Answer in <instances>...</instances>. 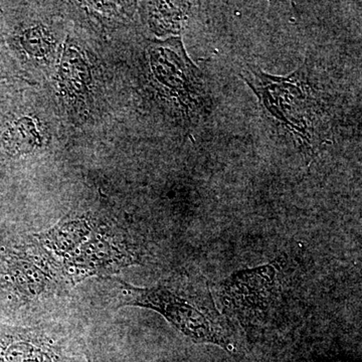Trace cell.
Listing matches in <instances>:
<instances>
[{"instance_id":"cell-1","label":"cell","mask_w":362,"mask_h":362,"mask_svg":"<svg viewBox=\"0 0 362 362\" xmlns=\"http://www.w3.org/2000/svg\"><path fill=\"white\" fill-rule=\"evenodd\" d=\"M58 259L33 235L13 233L0 226V321L28 325L40 314L69 295Z\"/></svg>"},{"instance_id":"cell-2","label":"cell","mask_w":362,"mask_h":362,"mask_svg":"<svg viewBox=\"0 0 362 362\" xmlns=\"http://www.w3.org/2000/svg\"><path fill=\"white\" fill-rule=\"evenodd\" d=\"M105 279L115 285L116 308L150 309L195 343L218 345L230 354L240 352L237 332L218 310L202 279L182 276L149 288L136 287L116 277Z\"/></svg>"},{"instance_id":"cell-3","label":"cell","mask_w":362,"mask_h":362,"mask_svg":"<svg viewBox=\"0 0 362 362\" xmlns=\"http://www.w3.org/2000/svg\"><path fill=\"white\" fill-rule=\"evenodd\" d=\"M0 11L7 52L21 81L51 80L69 33L65 21L35 11L28 2H0Z\"/></svg>"},{"instance_id":"cell-4","label":"cell","mask_w":362,"mask_h":362,"mask_svg":"<svg viewBox=\"0 0 362 362\" xmlns=\"http://www.w3.org/2000/svg\"><path fill=\"white\" fill-rule=\"evenodd\" d=\"M242 76L258 96L272 123L301 144L318 145L322 109L303 71L286 78L275 77L247 66Z\"/></svg>"},{"instance_id":"cell-5","label":"cell","mask_w":362,"mask_h":362,"mask_svg":"<svg viewBox=\"0 0 362 362\" xmlns=\"http://www.w3.org/2000/svg\"><path fill=\"white\" fill-rule=\"evenodd\" d=\"M144 52L147 81L159 99L187 118L199 115L206 99L202 76L180 37L149 40Z\"/></svg>"},{"instance_id":"cell-6","label":"cell","mask_w":362,"mask_h":362,"mask_svg":"<svg viewBox=\"0 0 362 362\" xmlns=\"http://www.w3.org/2000/svg\"><path fill=\"white\" fill-rule=\"evenodd\" d=\"M18 82L0 114V173L23 159L49 151L54 127L47 112L33 103Z\"/></svg>"},{"instance_id":"cell-7","label":"cell","mask_w":362,"mask_h":362,"mask_svg":"<svg viewBox=\"0 0 362 362\" xmlns=\"http://www.w3.org/2000/svg\"><path fill=\"white\" fill-rule=\"evenodd\" d=\"M0 362H87L82 337L59 323L0 321Z\"/></svg>"},{"instance_id":"cell-8","label":"cell","mask_w":362,"mask_h":362,"mask_svg":"<svg viewBox=\"0 0 362 362\" xmlns=\"http://www.w3.org/2000/svg\"><path fill=\"white\" fill-rule=\"evenodd\" d=\"M141 261L140 247L125 233L102 220L89 239L59 263L66 280L71 286H76L90 277H114L123 269Z\"/></svg>"},{"instance_id":"cell-9","label":"cell","mask_w":362,"mask_h":362,"mask_svg":"<svg viewBox=\"0 0 362 362\" xmlns=\"http://www.w3.org/2000/svg\"><path fill=\"white\" fill-rule=\"evenodd\" d=\"M96 59L75 33L66 35L58 66L51 78L59 106L70 115L88 113L99 85Z\"/></svg>"},{"instance_id":"cell-10","label":"cell","mask_w":362,"mask_h":362,"mask_svg":"<svg viewBox=\"0 0 362 362\" xmlns=\"http://www.w3.org/2000/svg\"><path fill=\"white\" fill-rule=\"evenodd\" d=\"M102 220L92 211H74L49 230L33 235L54 258L62 261L89 239Z\"/></svg>"},{"instance_id":"cell-11","label":"cell","mask_w":362,"mask_h":362,"mask_svg":"<svg viewBox=\"0 0 362 362\" xmlns=\"http://www.w3.org/2000/svg\"><path fill=\"white\" fill-rule=\"evenodd\" d=\"M175 2H148L146 4L148 25L157 35H177L182 28L185 11Z\"/></svg>"},{"instance_id":"cell-12","label":"cell","mask_w":362,"mask_h":362,"mask_svg":"<svg viewBox=\"0 0 362 362\" xmlns=\"http://www.w3.org/2000/svg\"><path fill=\"white\" fill-rule=\"evenodd\" d=\"M11 80L21 81V78L11 57H9L8 52H7L4 37V30H2L1 11H0V82Z\"/></svg>"},{"instance_id":"cell-13","label":"cell","mask_w":362,"mask_h":362,"mask_svg":"<svg viewBox=\"0 0 362 362\" xmlns=\"http://www.w3.org/2000/svg\"><path fill=\"white\" fill-rule=\"evenodd\" d=\"M21 80L4 81L0 82V114L4 109L7 98L9 97L11 93L13 92L14 87L20 82Z\"/></svg>"}]
</instances>
